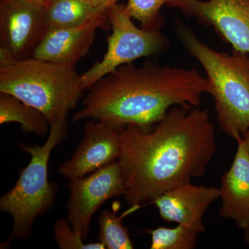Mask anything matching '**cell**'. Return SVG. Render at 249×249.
Instances as JSON below:
<instances>
[{
    "mask_svg": "<svg viewBox=\"0 0 249 249\" xmlns=\"http://www.w3.org/2000/svg\"><path fill=\"white\" fill-rule=\"evenodd\" d=\"M177 34L206 74L217 119L224 134L235 139L249 130V55L219 52L201 42L190 28L178 23Z\"/></svg>",
    "mask_w": 249,
    "mask_h": 249,
    "instance_id": "3",
    "label": "cell"
},
{
    "mask_svg": "<svg viewBox=\"0 0 249 249\" xmlns=\"http://www.w3.org/2000/svg\"><path fill=\"white\" fill-rule=\"evenodd\" d=\"M72 121L94 119L124 128L150 129L175 106L196 107L209 92L196 70L145 62L124 65L91 87Z\"/></svg>",
    "mask_w": 249,
    "mask_h": 249,
    "instance_id": "2",
    "label": "cell"
},
{
    "mask_svg": "<svg viewBox=\"0 0 249 249\" xmlns=\"http://www.w3.org/2000/svg\"><path fill=\"white\" fill-rule=\"evenodd\" d=\"M145 232L151 236V249H193L199 234L196 229L183 224L147 229Z\"/></svg>",
    "mask_w": 249,
    "mask_h": 249,
    "instance_id": "17",
    "label": "cell"
},
{
    "mask_svg": "<svg viewBox=\"0 0 249 249\" xmlns=\"http://www.w3.org/2000/svg\"><path fill=\"white\" fill-rule=\"evenodd\" d=\"M107 11L78 27L49 31L32 57L76 66L89 52L98 29L109 22Z\"/></svg>",
    "mask_w": 249,
    "mask_h": 249,
    "instance_id": "12",
    "label": "cell"
},
{
    "mask_svg": "<svg viewBox=\"0 0 249 249\" xmlns=\"http://www.w3.org/2000/svg\"><path fill=\"white\" fill-rule=\"evenodd\" d=\"M219 196L216 187L189 183L163 193L151 202L163 220L188 226L200 233L206 230L202 222L204 214Z\"/></svg>",
    "mask_w": 249,
    "mask_h": 249,
    "instance_id": "11",
    "label": "cell"
},
{
    "mask_svg": "<svg viewBox=\"0 0 249 249\" xmlns=\"http://www.w3.org/2000/svg\"><path fill=\"white\" fill-rule=\"evenodd\" d=\"M119 164L124 199L141 207L202 176L217 151L215 128L207 109L175 106L150 129H121Z\"/></svg>",
    "mask_w": 249,
    "mask_h": 249,
    "instance_id": "1",
    "label": "cell"
},
{
    "mask_svg": "<svg viewBox=\"0 0 249 249\" xmlns=\"http://www.w3.org/2000/svg\"><path fill=\"white\" fill-rule=\"evenodd\" d=\"M242 139L245 141L246 146H247V150L249 152V130L247 131L246 133L242 136Z\"/></svg>",
    "mask_w": 249,
    "mask_h": 249,
    "instance_id": "21",
    "label": "cell"
},
{
    "mask_svg": "<svg viewBox=\"0 0 249 249\" xmlns=\"http://www.w3.org/2000/svg\"><path fill=\"white\" fill-rule=\"evenodd\" d=\"M67 187L70 192L67 220L85 241L96 211L108 199L126 193L125 178L118 160L83 178L70 180Z\"/></svg>",
    "mask_w": 249,
    "mask_h": 249,
    "instance_id": "8",
    "label": "cell"
},
{
    "mask_svg": "<svg viewBox=\"0 0 249 249\" xmlns=\"http://www.w3.org/2000/svg\"><path fill=\"white\" fill-rule=\"evenodd\" d=\"M107 17L112 32L107 38V52L102 60L81 74L85 89L118 67L163 53L169 46V40L160 30L137 27L126 11L125 5L116 3L111 6Z\"/></svg>",
    "mask_w": 249,
    "mask_h": 249,
    "instance_id": "6",
    "label": "cell"
},
{
    "mask_svg": "<svg viewBox=\"0 0 249 249\" xmlns=\"http://www.w3.org/2000/svg\"><path fill=\"white\" fill-rule=\"evenodd\" d=\"M123 129L94 119L85 123L79 145L71 159L60 165L59 173L70 181L117 161L121 156Z\"/></svg>",
    "mask_w": 249,
    "mask_h": 249,
    "instance_id": "10",
    "label": "cell"
},
{
    "mask_svg": "<svg viewBox=\"0 0 249 249\" xmlns=\"http://www.w3.org/2000/svg\"><path fill=\"white\" fill-rule=\"evenodd\" d=\"M18 123L24 132L45 136L50 131L47 116L9 93H0V124Z\"/></svg>",
    "mask_w": 249,
    "mask_h": 249,
    "instance_id": "15",
    "label": "cell"
},
{
    "mask_svg": "<svg viewBox=\"0 0 249 249\" xmlns=\"http://www.w3.org/2000/svg\"><path fill=\"white\" fill-rule=\"evenodd\" d=\"M85 90L74 66L31 57L0 62V93H9L42 111L50 125L67 121Z\"/></svg>",
    "mask_w": 249,
    "mask_h": 249,
    "instance_id": "4",
    "label": "cell"
},
{
    "mask_svg": "<svg viewBox=\"0 0 249 249\" xmlns=\"http://www.w3.org/2000/svg\"><path fill=\"white\" fill-rule=\"evenodd\" d=\"M67 121L51 124L43 145H19V148L30 155L31 160L21 170L14 186L0 199V210L11 214L14 222L6 243L29 237L36 218L53 206L58 186L49 181V159L54 147L67 137Z\"/></svg>",
    "mask_w": 249,
    "mask_h": 249,
    "instance_id": "5",
    "label": "cell"
},
{
    "mask_svg": "<svg viewBox=\"0 0 249 249\" xmlns=\"http://www.w3.org/2000/svg\"><path fill=\"white\" fill-rule=\"evenodd\" d=\"M235 140L233 161L223 175L219 188L222 201L219 214L245 230L249 226V152L242 137Z\"/></svg>",
    "mask_w": 249,
    "mask_h": 249,
    "instance_id": "13",
    "label": "cell"
},
{
    "mask_svg": "<svg viewBox=\"0 0 249 249\" xmlns=\"http://www.w3.org/2000/svg\"><path fill=\"white\" fill-rule=\"evenodd\" d=\"M245 231V237H244V240L247 245L249 246V226Z\"/></svg>",
    "mask_w": 249,
    "mask_h": 249,
    "instance_id": "22",
    "label": "cell"
},
{
    "mask_svg": "<svg viewBox=\"0 0 249 249\" xmlns=\"http://www.w3.org/2000/svg\"><path fill=\"white\" fill-rule=\"evenodd\" d=\"M171 0H128L125 9L131 18L141 23L146 30H160L164 24L160 9Z\"/></svg>",
    "mask_w": 249,
    "mask_h": 249,
    "instance_id": "18",
    "label": "cell"
},
{
    "mask_svg": "<svg viewBox=\"0 0 249 249\" xmlns=\"http://www.w3.org/2000/svg\"><path fill=\"white\" fill-rule=\"evenodd\" d=\"M117 209L103 210L98 217L99 232L97 242L107 249H134L128 230L123 224L124 216L116 215Z\"/></svg>",
    "mask_w": 249,
    "mask_h": 249,
    "instance_id": "16",
    "label": "cell"
},
{
    "mask_svg": "<svg viewBox=\"0 0 249 249\" xmlns=\"http://www.w3.org/2000/svg\"><path fill=\"white\" fill-rule=\"evenodd\" d=\"M108 9L95 7L87 0H49L45 4L48 31L78 27Z\"/></svg>",
    "mask_w": 249,
    "mask_h": 249,
    "instance_id": "14",
    "label": "cell"
},
{
    "mask_svg": "<svg viewBox=\"0 0 249 249\" xmlns=\"http://www.w3.org/2000/svg\"><path fill=\"white\" fill-rule=\"evenodd\" d=\"M31 1H38V2L47 3L49 0H31Z\"/></svg>",
    "mask_w": 249,
    "mask_h": 249,
    "instance_id": "23",
    "label": "cell"
},
{
    "mask_svg": "<svg viewBox=\"0 0 249 249\" xmlns=\"http://www.w3.org/2000/svg\"><path fill=\"white\" fill-rule=\"evenodd\" d=\"M53 235L61 249H106L100 242L86 243V241L73 230L67 219H58L53 224Z\"/></svg>",
    "mask_w": 249,
    "mask_h": 249,
    "instance_id": "19",
    "label": "cell"
},
{
    "mask_svg": "<svg viewBox=\"0 0 249 249\" xmlns=\"http://www.w3.org/2000/svg\"><path fill=\"white\" fill-rule=\"evenodd\" d=\"M168 6L213 27L234 51L249 55V0H171Z\"/></svg>",
    "mask_w": 249,
    "mask_h": 249,
    "instance_id": "9",
    "label": "cell"
},
{
    "mask_svg": "<svg viewBox=\"0 0 249 249\" xmlns=\"http://www.w3.org/2000/svg\"><path fill=\"white\" fill-rule=\"evenodd\" d=\"M90 4H92L95 7L105 8L109 9L113 5L116 4L117 0H87Z\"/></svg>",
    "mask_w": 249,
    "mask_h": 249,
    "instance_id": "20",
    "label": "cell"
},
{
    "mask_svg": "<svg viewBox=\"0 0 249 249\" xmlns=\"http://www.w3.org/2000/svg\"><path fill=\"white\" fill-rule=\"evenodd\" d=\"M46 3L0 0V62L31 58L48 32Z\"/></svg>",
    "mask_w": 249,
    "mask_h": 249,
    "instance_id": "7",
    "label": "cell"
}]
</instances>
